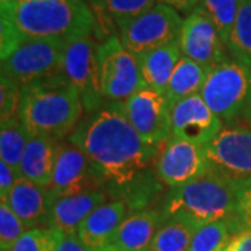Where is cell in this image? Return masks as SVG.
<instances>
[{"label":"cell","instance_id":"6da1fadb","mask_svg":"<svg viewBox=\"0 0 251 251\" xmlns=\"http://www.w3.org/2000/svg\"><path fill=\"white\" fill-rule=\"evenodd\" d=\"M67 141L90 158L108 183L127 190L140 183L159 153V148L145 143L112 102L81 119Z\"/></svg>","mask_w":251,"mask_h":251},{"label":"cell","instance_id":"7a4b0ae2","mask_svg":"<svg viewBox=\"0 0 251 251\" xmlns=\"http://www.w3.org/2000/svg\"><path fill=\"white\" fill-rule=\"evenodd\" d=\"M82 113L80 92L63 73L23 85L20 116L29 137L60 141L74 131Z\"/></svg>","mask_w":251,"mask_h":251},{"label":"cell","instance_id":"3957f363","mask_svg":"<svg viewBox=\"0 0 251 251\" xmlns=\"http://www.w3.org/2000/svg\"><path fill=\"white\" fill-rule=\"evenodd\" d=\"M0 18L7 20L24 41L59 38L72 41L90 36L95 17L82 0L3 1Z\"/></svg>","mask_w":251,"mask_h":251},{"label":"cell","instance_id":"277c9868","mask_svg":"<svg viewBox=\"0 0 251 251\" xmlns=\"http://www.w3.org/2000/svg\"><path fill=\"white\" fill-rule=\"evenodd\" d=\"M244 186L208 171L181 187L172 188L162 204L163 221L177 218L197 226L233 221Z\"/></svg>","mask_w":251,"mask_h":251},{"label":"cell","instance_id":"5b68a950","mask_svg":"<svg viewBox=\"0 0 251 251\" xmlns=\"http://www.w3.org/2000/svg\"><path fill=\"white\" fill-rule=\"evenodd\" d=\"M200 97L229 125H251V69L227 59L211 70Z\"/></svg>","mask_w":251,"mask_h":251},{"label":"cell","instance_id":"8992f818","mask_svg":"<svg viewBox=\"0 0 251 251\" xmlns=\"http://www.w3.org/2000/svg\"><path fill=\"white\" fill-rule=\"evenodd\" d=\"M183 24L177 10L156 3L152 9L119 28L120 42L128 52L140 56L179 42Z\"/></svg>","mask_w":251,"mask_h":251},{"label":"cell","instance_id":"52a82bcc","mask_svg":"<svg viewBox=\"0 0 251 251\" xmlns=\"http://www.w3.org/2000/svg\"><path fill=\"white\" fill-rule=\"evenodd\" d=\"M67 42L59 38L24 41L13 53L1 60V75L23 87L60 74Z\"/></svg>","mask_w":251,"mask_h":251},{"label":"cell","instance_id":"ba28073f","mask_svg":"<svg viewBox=\"0 0 251 251\" xmlns=\"http://www.w3.org/2000/svg\"><path fill=\"white\" fill-rule=\"evenodd\" d=\"M208 169L239 184L251 183V127L224 126L219 134L205 145Z\"/></svg>","mask_w":251,"mask_h":251},{"label":"cell","instance_id":"9c48e42d","mask_svg":"<svg viewBox=\"0 0 251 251\" xmlns=\"http://www.w3.org/2000/svg\"><path fill=\"white\" fill-rule=\"evenodd\" d=\"M100 87L106 102L122 103L145 85L137 56L128 52L120 38L110 36L99 46Z\"/></svg>","mask_w":251,"mask_h":251},{"label":"cell","instance_id":"30bf717a","mask_svg":"<svg viewBox=\"0 0 251 251\" xmlns=\"http://www.w3.org/2000/svg\"><path fill=\"white\" fill-rule=\"evenodd\" d=\"M98 50L99 46L91 35L82 36L69 41L63 56V74L80 92L87 115L106 103L100 87Z\"/></svg>","mask_w":251,"mask_h":251},{"label":"cell","instance_id":"8fae6325","mask_svg":"<svg viewBox=\"0 0 251 251\" xmlns=\"http://www.w3.org/2000/svg\"><path fill=\"white\" fill-rule=\"evenodd\" d=\"M117 106L145 143L161 148L172 137V108L161 92L144 87Z\"/></svg>","mask_w":251,"mask_h":251},{"label":"cell","instance_id":"7c38bea8","mask_svg":"<svg viewBox=\"0 0 251 251\" xmlns=\"http://www.w3.org/2000/svg\"><path fill=\"white\" fill-rule=\"evenodd\" d=\"M108 180L91 159L70 141L57 143L56 162L49 190L57 198L105 188Z\"/></svg>","mask_w":251,"mask_h":251},{"label":"cell","instance_id":"4fadbf2b","mask_svg":"<svg viewBox=\"0 0 251 251\" xmlns=\"http://www.w3.org/2000/svg\"><path fill=\"white\" fill-rule=\"evenodd\" d=\"M208 169L205 147L172 135L159 148L155 159V175L162 184L177 188L197 179Z\"/></svg>","mask_w":251,"mask_h":251},{"label":"cell","instance_id":"5bb4252c","mask_svg":"<svg viewBox=\"0 0 251 251\" xmlns=\"http://www.w3.org/2000/svg\"><path fill=\"white\" fill-rule=\"evenodd\" d=\"M181 54L197 62L209 70L227 60L225 46L227 45L221 38L215 25L198 10L190 13L183 24L179 39Z\"/></svg>","mask_w":251,"mask_h":251},{"label":"cell","instance_id":"9a60e30c","mask_svg":"<svg viewBox=\"0 0 251 251\" xmlns=\"http://www.w3.org/2000/svg\"><path fill=\"white\" fill-rule=\"evenodd\" d=\"M172 135L205 147L224 128V120L198 95L183 99L171 109Z\"/></svg>","mask_w":251,"mask_h":251},{"label":"cell","instance_id":"2e32d148","mask_svg":"<svg viewBox=\"0 0 251 251\" xmlns=\"http://www.w3.org/2000/svg\"><path fill=\"white\" fill-rule=\"evenodd\" d=\"M14 211V214L27 225L28 229L48 225L56 198L48 187L18 177L7 196L1 198Z\"/></svg>","mask_w":251,"mask_h":251},{"label":"cell","instance_id":"e0dca14e","mask_svg":"<svg viewBox=\"0 0 251 251\" xmlns=\"http://www.w3.org/2000/svg\"><path fill=\"white\" fill-rule=\"evenodd\" d=\"M126 200L106 201L95 208L80 225L77 236L90 251H106L120 224L127 216Z\"/></svg>","mask_w":251,"mask_h":251},{"label":"cell","instance_id":"ac0fdd59","mask_svg":"<svg viewBox=\"0 0 251 251\" xmlns=\"http://www.w3.org/2000/svg\"><path fill=\"white\" fill-rule=\"evenodd\" d=\"M163 224L161 211L137 209L126 216L108 250L148 251L158 229Z\"/></svg>","mask_w":251,"mask_h":251},{"label":"cell","instance_id":"d6986e66","mask_svg":"<svg viewBox=\"0 0 251 251\" xmlns=\"http://www.w3.org/2000/svg\"><path fill=\"white\" fill-rule=\"evenodd\" d=\"M106 200L108 191L105 188L57 198L50 212L49 227H54L63 234H77L84 219Z\"/></svg>","mask_w":251,"mask_h":251},{"label":"cell","instance_id":"ffe728a7","mask_svg":"<svg viewBox=\"0 0 251 251\" xmlns=\"http://www.w3.org/2000/svg\"><path fill=\"white\" fill-rule=\"evenodd\" d=\"M57 143L46 135L29 137L18 168L20 177L49 187L53 176Z\"/></svg>","mask_w":251,"mask_h":251},{"label":"cell","instance_id":"44dd1931","mask_svg":"<svg viewBox=\"0 0 251 251\" xmlns=\"http://www.w3.org/2000/svg\"><path fill=\"white\" fill-rule=\"evenodd\" d=\"M181 56L179 42L137 56L145 85L163 94Z\"/></svg>","mask_w":251,"mask_h":251},{"label":"cell","instance_id":"7402d4cb","mask_svg":"<svg viewBox=\"0 0 251 251\" xmlns=\"http://www.w3.org/2000/svg\"><path fill=\"white\" fill-rule=\"evenodd\" d=\"M211 70L186 56L180 57L176 69L173 70L168 87L163 92L171 108L183 99L198 95Z\"/></svg>","mask_w":251,"mask_h":251},{"label":"cell","instance_id":"603a6c76","mask_svg":"<svg viewBox=\"0 0 251 251\" xmlns=\"http://www.w3.org/2000/svg\"><path fill=\"white\" fill-rule=\"evenodd\" d=\"M197 227V225L184 219H166L158 229L148 251H188Z\"/></svg>","mask_w":251,"mask_h":251},{"label":"cell","instance_id":"cb8c5ba5","mask_svg":"<svg viewBox=\"0 0 251 251\" xmlns=\"http://www.w3.org/2000/svg\"><path fill=\"white\" fill-rule=\"evenodd\" d=\"M29 134L21 116L0 123V161L6 162L18 173Z\"/></svg>","mask_w":251,"mask_h":251},{"label":"cell","instance_id":"d4e9b609","mask_svg":"<svg viewBox=\"0 0 251 251\" xmlns=\"http://www.w3.org/2000/svg\"><path fill=\"white\" fill-rule=\"evenodd\" d=\"M237 233L233 221H215L198 226L188 251H224Z\"/></svg>","mask_w":251,"mask_h":251},{"label":"cell","instance_id":"484cf974","mask_svg":"<svg viewBox=\"0 0 251 251\" xmlns=\"http://www.w3.org/2000/svg\"><path fill=\"white\" fill-rule=\"evenodd\" d=\"M227 49L234 60L251 69V0H242L232 34L227 41Z\"/></svg>","mask_w":251,"mask_h":251},{"label":"cell","instance_id":"4316f807","mask_svg":"<svg viewBox=\"0 0 251 251\" xmlns=\"http://www.w3.org/2000/svg\"><path fill=\"white\" fill-rule=\"evenodd\" d=\"M240 1L242 0H201L196 9L211 20L226 45L239 14Z\"/></svg>","mask_w":251,"mask_h":251},{"label":"cell","instance_id":"83f0119b","mask_svg":"<svg viewBox=\"0 0 251 251\" xmlns=\"http://www.w3.org/2000/svg\"><path fill=\"white\" fill-rule=\"evenodd\" d=\"M156 0H92L94 9L120 28L130 20L152 9Z\"/></svg>","mask_w":251,"mask_h":251},{"label":"cell","instance_id":"f1b7e54d","mask_svg":"<svg viewBox=\"0 0 251 251\" xmlns=\"http://www.w3.org/2000/svg\"><path fill=\"white\" fill-rule=\"evenodd\" d=\"M60 239L62 232L54 227H32L6 251H57Z\"/></svg>","mask_w":251,"mask_h":251},{"label":"cell","instance_id":"f546056e","mask_svg":"<svg viewBox=\"0 0 251 251\" xmlns=\"http://www.w3.org/2000/svg\"><path fill=\"white\" fill-rule=\"evenodd\" d=\"M27 230V225L14 214V211L7 205L6 201H1L0 202V250H9Z\"/></svg>","mask_w":251,"mask_h":251},{"label":"cell","instance_id":"4dcf8cb0","mask_svg":"<svg viewBox=\"0 0 251 251\" xmlns=\"http://www.w3.org/2000/svg\"><path fill=\"white\" fill-rule=\"evenodd\" d=\"M23 87L11 78L3 77L0 80V122H7L20 116Z\"/></svg>","mask_w":251,"mask_h":251},{"label":"cell","instance_id":"1f68e13d","mask_svg":"<svg viewBox=\"0 0 251 251\" xmlns=\"http://www.w3.org/2000/svg\"><path fill=\"white\" fill-rule=\"evenodd\" d=\"M233 224L237 233L242 230H251V183L246 184L240 191Z\"/></svg>","mask_w":251,"mask_h":251},{"label":"cell","instance_id":"d6a6232c","mask_svg":"<svg viewBox=\"0 0 251 251\" xmlns=\"http://www.w3.org/2000/svg\"><path fill=\"white\" fill-rule=\"evenodd\" d=\"M18 177H20V175L10 165L0 161V197L4 198L7 196V193L14 186Z\"/></svg>","mask_w":251,"mask_h":251},{"label":"cell","instance_id":"836d02e7","mask_svg":"<svg viewBox=\"0 0 251 251\" xmlns=\"http://www.w3.org/2000/svg\"><path fill=\"white\" fill-rule=\"evenodd\" d=\"M224 251H251V230L233 234Z\"/></svg>","mask_w":251,"mask_h":251},{"label":"cell","instance_id":"e575fe53","mask_svg":"<svg viewBox=\"0 0 251 251\" xmlns=\"http://www.w3.org/2000/svg\"><path fill=\"white\" fill-rule=\"evenodd\" d=\"M57 251H90L78 239L77 234H63Z\"/></svg>","mask_w":251,"mask_h":251},{"label":"cell","instance_id":"d590c367","mask_svg":"<svg viewBox=\"0 0 251 251\" xmlns=\"http://www.w3.org/2000/svg\"><path fill=\"white\" fill-rule=\"evenodd\" d=\"M159 3H163L166 6H171L175 10L179 11H194L197 9L201 0H158Z\"/></svg>","mask_w":251,"mask_h":251},{"label":"cell","instance_id":"8d00e7d4","mask_svg":"<svg viewBox=\"0 0 251 251\" xmlns=\"http://www.w3.org/2000/svg\"><path fill=\"white\" fill-rule=\"evenodd\" d=\"M0 1H1V3H3V1H10V0H0Z\"/></svg>","mask_w":251,"mask_h":251},{"label":"cell","instance_id":"74e56055","mask_svg":"<svg viewBox=\"0 0 251 251\" xmlns=\"http://www.w3.org/2000/svg\"><path fill=\"white\" fill-rule=\"evenodd\" d=\"M249 127H251V125H250V126H249Z\"/></svg>","mask_w":251,"mask_h":251}]
</instances>
